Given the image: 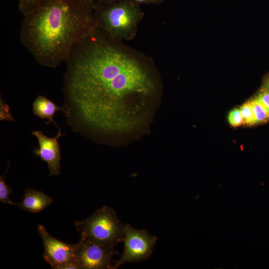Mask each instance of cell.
I'll list each match as a JSON object with an SVG mask.
<instances>
[{
	"instance_id": "obj_1",
	"label": "cell",
	"mask_w": 269,
	"mask_h": 269,
	"mask_svg": "<svg viewBox=\"0 0 269 269\" xmlns=\"http://www.w3.org/2000/svg\"><path fill=\"white\" fill-rule=\"evenodd\" d=\"M98 28L78 42L67 58L62 112L74 130L106 134L131 131L145 108L134 97H147L154 85L143 67Z\"/></svg>"
},
{
	"instance_id": "obj_2",
	"label": "cell",
	"mask_w": 269,
	"mask_h": 269,
	"mask_svg": "<svg viewBox=\"0 0 269 269\" xmlns=\"http://www.w3.org/2000/svg\"><path fill=\"white\" fill-rule=\"evenodd\" d=\"M93 10L79 0H43L23 15L20 42L38 64L56 68L96 29Z\"/></svg>"
},
{
	"instance_id": "obj_3",
	"label": "cell",
	"mask_w": 269,
	"mask_h": 269,
	"mask_svg": "<svg viewBox=\"0 0 269 269\" xmlns=\"http://www.w3.org/2000/svg\"><path fill=\"white\" fill-rule=\"evenodd\" d=\"M144 13L132 0L98 5L93 10L97 27L114 40L134 38Z\"/></svg>"
},
{
	"instance_id": "obj_4",
	"label": "cell",
	"mask_w": 269,
	"mask_h": 269,
	"mask_svg": "<svg viewBox=\"0 0 269 269\" xmlns=\"http://www.w3.org/2000/svg\"><path fill=\"white\" fill-rule=\"evenodd\" d=\"M80 238L96 243L115 247L124 239L123 224L115 211L104 206L88 218L74 223Z\"/></svg>"
},
{
	"instance_id": "obj_5",
	"label": "cell",
	"mask_w": 269,
	"mask_h": 269,
	"mask_svg": "<svg viewBox=\"0 0 269 269\" xmlns=\"http://www.w3.org/2000/svg\"><path fill=\"white\" fill-rule=\"evenodd\" d=\"M124 250L121 258L115 262L114 269L127 263L139 262L151 255L157 237L149 234L146 229L137 230L130 224L123 226Z\"/></svg>"
},
{
	"instance_id": "obj_6",
	"label": "cell",
	"mask_w": 269,
	"mask_h": 269,
	"mask_svg": "<svg viewBox=\"0 0 269 269\" xmlns=\"http://www.w3.org/2000/svg\"><path fill=\"white\" fill-rule=\"evenodd\" d=\"M116 254L114 247L80 238L76 244L75 264L78 269H114L112 258Z\"/></svg>"
},
{
	"instance_id": "obj_7",
	"label": "cell",
	"mask_w": 269,
	"mask_h": 269,
	"mask_svg": "<svg viewBox=\"0 0 269 269\" xmlns=\"http://www.w3.org/2000/svg\"><path fill=\"white\" fill-rule=\"evenodd\" d=\"M44 246L43 257L52 269H78L75 264L76 244H69L51 236L42 225L38 226Z\"/></svg>"
},
{
	"instance_id": "obj_8",
	"label": "cell",
	"mask_w": 269,
	"mask_h": 269,
	"mask_svg": "<svg viewBox=\"0 0 269 269\" xmlns=\"http://www.w3.org/2000/svg\"><path fill=\"white\" fill-rule=\"evenodd\" d=\"M32 134L37 139L39 148L34 151L35 155L48 164L49 175H59L60 173L61 153L58 139L61 136L60 130L53 137H48L42 132L37 130Z\"/></svg>"
},
{
	"instance_id": "obj_9",
	"label": "cell",
	"mask_w": 269,
	"mask_h": 269,
	"mask_svg": "<svg viewBox=\"0 0 269 269\" xmlns=\"http://www.w3.org/2000/svg\"><path fill=\"white\" fill-rule=\"evenodd\" d=\"M52 199L40 191L28 188L25 191L22 201L17 206L23 210L31 213H38L52 202Z\"/></svg>"
},
{
	"instance_id": "obj_10",
	"label": "cell",
	"mask_w": 269,
	"mask_h": 269,
	"mask_svg": "<svg viewBox=\"0 0 269 269\" xmlns=\"http://www.w3.org/2000/svg\"><path fill=\"white\" fill-rule=\"evenodd\" d=\"M33 114L43 120H48L47 124L52 123L57 127L56 123L53 120V117L56 112L62 110V108L57 106L54 103L43 96H38L32 104Z\"/></svg>"
},
{
	"instance_id": "obj_11",
	"label": "cell",
	"mask_w": 269,
	"mask_h": 269,
	"mask_svg": "<svg viewBox=\"0 0 269 269\" xmlns=\"http://www.w3.org/2000/svg\"><path fill=\"white\" fill-rule=\"evenodd\" d=\"M8 165L9 163L6 171L0 176V201L2 203L17 206V203L11 201L9 198L10 194L12 192V189L5 182V174L8 169Z\"/></svg>"
},
{
	"instance_id": "obj_12",
	"label": "cell",
	"mask_w": 269,
	"mask_h": 269,
	"mask_svg": "<svg viewBox=\"0 0 269 269\" xmlns=\"http://www.w3.org/2000/svg\"><path fill=\"white\" fill-rule=\"evenodd\" d=\"M249 101L253 108L256 124L269 122V117L264 108L253 98Z\"/></svg>"
},
{
	"instance_id": "obj_13",
	"label": "cell",
	"mask_w": 269,
	"mask_h": 269,
	"mask_svg": "<svg viewBox=\"0 0 269 269\" xmlns=\"http://www.w3.org/2000/svg\"><path fill=\"white\" fill-rule=\"evenodd\" d=\"M240 110L243 118L244 124L248 126L256 124L253 108L249 100L243 104L240 107Z\"/></svg>"
},
{
	"instance_id": "obj_14",
	"label": "cell",
	"mask_w": 269,
	"mask_h": 269,
	"mask_svg": "<svg viewBox=\"0 0 269 269\" xmlns=\"http://www.w3.org/2000/svg\"><path fill=\"white\" fill-rule=\"evenodd\" d=\"M43 0H17L19 11L25 15L36 8Z\"/></svg>"
},
{
	"instance_id": "obj_15",
	"label": "cell",
	"mask_w": 269,
	"mask_h": 269,
	"mask_svg": "<svg viewBox=\"0 0 269 269\" xmlns=\"http://www.w3.org/2000/svg\"><path fill=\"white\" fill-rule=\"evenodd\" d=\"M253 99L264 108L269 117V92L261 88Z\"/></svg>"
},
{
	"instance_id": "obj_16",
	"label": "cell",
	"mask_w": 269,
	"mask_h": 269,
	"mask_svg": "<svg viewBox=\"0 0 269 269\" xmlns=\"http://www.w3.org/2000/svg\"><path fill=\"white\" fill-rule=\"evenodd\" d=\"M228 122L234 127H237L244 124L243 118L240 109L235 108L232 110L228 115Z\"/></svg>"
},
{
	"instance_id": "obj_17",
	"label": "cell",
	"mask_w": 269,
	"mask_h": 269,
	"mask_svg": "<svg viewBox=\"0 0 269 269\" xmlns=\"http://www.w3.org/2000/svg\"><path fill=\"white\" fill-rule=\"evenodd\" d=\"M137 4H158L162 2L164 0H132Z\"/></svg>"
},
{
	"instance_id": "obj_18",
	"label": "cell",
	"mask_w": 269,
	"mask_h": 269,
	"mask_svg": "<svg viewBox=\"0 0 269 269\" xmlns=\"http://www.w3.org/2000/svg\"><path fill=\"white\" fill-rule=\"evenodd\" d=\"M85 5H86L88 7L94 9L96 6V3L95 1V0H79Z\"/></svg>"
},
{
	"instance_id": "obj_19",
	"label": "cell",
	"mask_w": 269,
	"mask_h": 269,
	"mask_svg": "<svg viewBox=\"0 0 269 269\" xmlns=\"http://www.w3.org/2000/svg\"><path fill=\"white\" fill-rule=\"evenodd\" d=\"M121 0H99L98 3H96L98 5H109Z\"/></svg>"
},
{
	"instance_id": "obj_20",
	"label": "cell",
	"mask_w": 269,
	"mask_h": 269,
	"mask_svg": "<svg viewBox=\"0 0 269 269\" xmlns=\"http://www.w3.org/2000/svg\"><path fill=\"white\" fill-rule=\"evenodd\" d=\"M262 88L269 92V75L265 79Z\"/></svg>"
}]
</instances>
